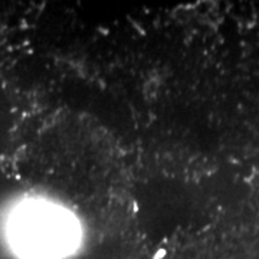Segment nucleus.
<instances>
[{
  "instance_id": "obj_1",
  "label": "nucleus",
  "mask_w": 259,
  "mask_h": 259,
  "mask_svg": "<svg viewBox=\"0 0 259 259\" xmlns=\"http://www.w3.org/2000/svg\"><path fill=\"white\" fill-rule=\"evenodd\" d=\"M13 239L26 256L52 259L65 255L76 243L78 226L61 209L32 206L16 216Z\"/></svg>"
}]
</instances>
